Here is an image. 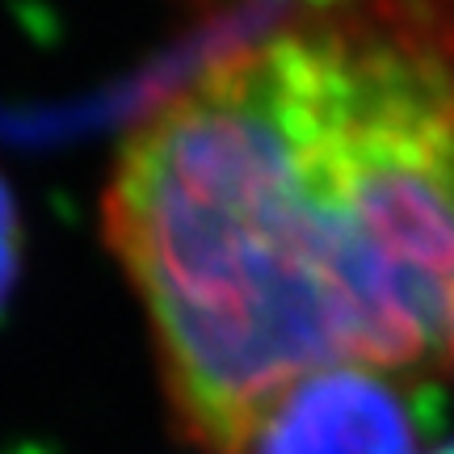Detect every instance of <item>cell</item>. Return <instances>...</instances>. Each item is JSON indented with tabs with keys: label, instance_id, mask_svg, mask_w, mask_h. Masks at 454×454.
Here are the masks:
<instances>
[{
	"label": "cell",
	"instance_id": "cell-1",
	"mask_svg": "<svg viewBox=\"0 0 454 454\" xmlns=\"http://www.w3.org/2000/svg\"><path fill=\"white\" fill-rule=\"evenodd\" d=\"M106 236L202 454L316 371H417L454 311V0H303L219 55L122 139Z\"/></svg>",
	"mask_w": 454,
	"mask_h": 454
},
{
	"label": "cell",
	"instance_id": "cell-2",
	"mask_svg": "<svg viewBox=\"0 0 454 454\" xmlns=\"http://www.w3.org/2000/svg\"><path fill=\"white\" fill-rule=\"evenodd\" d=\"M240 454H421V408L395 371L328 366L282 391Z\"/></svg>",
	"mask_w": 454,
	"mask_h": 454
},
{
	"label": "cell",
	"instance_id": "cell-3",
	"mask_svg": "<svg viewBox=\"0 0 454 454\" xmlns=\"http://www.w3.org/2000/svg\"><path fill=\"white\" fill-rule=\"evenodd\" d=\"M17 253H21V227H17V202L9 185L0 181V308L17 282Z\"/></svg>",
	"mask_w": 454,
	"mask_h": 454
},
{
	"label": "cell",
	"instance_id": "cell-4",
	"mask_svg": "<svg viewBox=\"0 0 454 454\" xmlns=\"http://www.w3.org/2000/svg\"><path fill=\"white\" fill-rule=\"evenodd\" d=\"M446 345H450V357H454V311H450V325H446Z\"/></svg>",
	"mask_w": 454,
	"mask_h": 454
},
{
	"label": "cell",
	"instance_id": "cell-5",
	"mask_svg": "<svg viewBox=\"0 0 454 454\" xmlns=\"http://www.w3.org/2000/svg\"><path fill=\"white\" fill-rule=\"evenodd\" d=\"M438 454H454V446H446V450H438Z\"/></svg>",
	"mask_w": 454,
	"mask_h": 454
}]
</instances>
